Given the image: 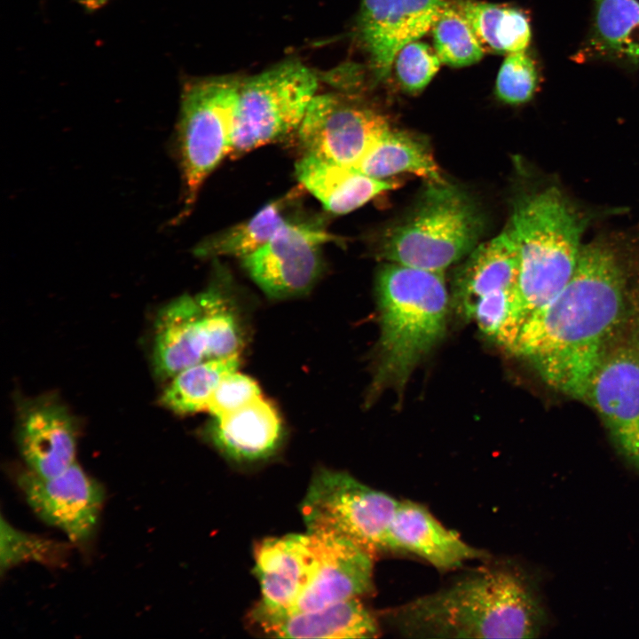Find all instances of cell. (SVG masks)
Returning <instances> with one entry per match:
<instances>
[{
  "label": "cell",
  "mask_w": 639,
  "mask_h": 639,
  "mask_svg": "<svg viewBox=\"0 0 639 639\" xmlns=\"http://www.w3.org/2000/svg\"><path fill=\"white\" fill-rule=\"evenodd\" d=\"M629 317L618 257L594 241L581 247L563 289L525 321L511 353L556 390L583 400L594 370Z\"/></svg>",
  "instance_id": "cell-1"
},
{
  "label": "cell",
  "mask_w": 639,
  "mask_h": 639,
  "mask_svg": "<svg viewBox=\"0 0 639 639\" xmlns=\"http://www.w3.org/2000/svg\"><path fill=\"white\" fill-rule=\"evenodd\" d=\"M382 617L407 638H533L547 614L532 577L517 564L485 561L447 586Z\"/></svg>",
  "instance_id": "cell-2"
},
{
  "label": "cell",
  "mask_w": 639,
  "mask_h": 639,
  "mask_svg": "<svg viewBox=\"0 0 639 639\" xmlns=\"http://www.w3.org/2000/svg\"><path fill=\"white\" fill-rule=\"evenodd\" d=\"M443 272L390 262L378 272L380 336L368 399L388 388L401 391L445 335L450 298Z\"/></svg>",
  "instance_id": "cell-3"
},
{
  "label": "cell",
  "mask_w": 639,
  "mask_h": 639,
  "mask_svg": "<svg viewBox=\"0 0 639 639\" xmlns=\"http://www.w3.org/2000/svg\"><path fill=\"white\" fill-rule=\"evenodd\" d=\"M586 221L556 186L526 193L514 202L506 230L518 253L517 293L524 323L572 278Z\"/></svg>",
  "instance_id": "cell-4"
},
{
  "label": "cell",
  "mask_w": 639,
  "mask_h": 639,
  "mask_svg": "<svg viewBox=\"0 0 639 639\" xmlns=\"http://www.w3.org/2000/svg\"><path fill=\"white\" fill-rule=\"evenodd\" d=\"M485 223L481 209L466 191L446 180L428 182L412 209L381 234L376 256L444 272L478 245Z\"/></svg>",
  "instance_id": "cell-5"
},
{
  "label": "cell",
  "mask_w": 639,
  "mask_h": 639,
  "mask_svg": "<svg viewBox=\"0 0 639 639\" xmlns=\"http://www.w3.org/2000/svg\"><path fill=\"white\" fill-rule=\"evenodd\" d=\"M222 272L205 291L179 296L158 313L153 364L159 376L171 378L197 363L241 354L242 318Z\"/></svg>",
  "instance_id": "cell-6"
},
{
  "label": "cell",
  "mask_w": 639,
  "mask_h": 639,
  "mask_svg": "<svg viewBox=\"0 0 639 639\" xmlns=\"http://www.w3.org/2000/svg\"><path fill=\"white\" fill-rule=\"evenodd\" d=\"M241 83L213 77L185 86L178 123V146L184 180V210L193 206L207 178L231 154Z\"/></svg>",
  "instance_id": "cell-7"
},
{
  "label": "cell",
  "mask_w": 639,
  "mask_h": 639,
  "mask_svg": "<svg viewBox=\"0 0 639 639\" xmlns=\"http://www.w3.org/2000/svg\"><path fill=\"white\" fill-rule=\"evenodd\" d=\"M398 503L346 472L320 469L300 511L307 532L344 537L375 556L390 552L389 532Z\"/></svg>",
  "instance_id": "cell-8"
},
{
  "label": "cell",
  "mask_w": 639,
  "mask_h": 639,
  "mask_svg": "<svg viewBox=\"0 0 639 639\" xmlns=\"http://www.w3.org/2000/svg\"><path fill=\"white\" fill-rule=\"evenodd\" d=\"M317 89L315 74L294 60L241 83L230 156H241L297 130Z\"/></svg>",
  "instance_id": "cell-9"
},
{
  "label": "cell",
  "mask_w": 639,
  "mask_h": 639,
  "mask_svg": "<svg viewBox=\"0 0 639 639\" xmlns=\"http://www.w3.org/2000/svg\"><path fill=\"white\" fill-rule=\"evenodd\" d=\"M639 471V316L628 318L594 370L583 400Z\"/></svg>",
  "instance_id": "cell-10"
},
{
  "label": "cell",
  "mask_w": 639,
  "mask_h": 639,
  "mask_svg": "<svg viewBox=\"0 0 639 639\" xmlns=\"http://www.w3.org/2000/svg\"><path fill=\"white\" fill-rule=\"evenodd\" d=\"M339 241L319 226L294 220L262 248L241 258V264L268 297H297L310 292L323 272V245Z\"/></svg>",
  "instance_id": "cell-11"
},
{
  "label": "cell",
  "mask_w": 639,
  "mask_h": 639,
  "mask_svg": "<svg viewBox=\"0 0 639 639\" xmlns=\"http://www.w3.org/2000/svg\"><path fill=\"white\" fill-rule=\"evenodd\" d=\"M390 128L376 110L327 93L312 99L297 134L306 154L354 167Z\"/></svg>",
  "instance_id": "cell-12"
},
{
  "label": "cell",
  "mask_w": 639,
  "mask_h": 639,
  "mask_svg": "<svg viewBox=\"0 0 639 639\" xmlns=\"http://www.w3.org/2000/svg\"><path fill=\"white\" fill-rule=\"evenodd\" d=\"M24 497L44 523L83 544L94 534L105 501L101 484L75 462L63 472L42 477L28 470L18 477Z\"/></svg>",
  "instance_id": "cell-13"
},
{
  "label": "cell",
  "mask_w": 639,
  "mask_h": 639,
  "mask_svg": "<svg viewBox=\"0 0 639 639\" xmlns=\"http://www.w3.org/2000/svg\"><path fill=\"white\" fill-rule=\"evenodd\" d=\"M450 0H362L359 32L378 79L387 76L398 52L431 30Z\"/></svg>",
  "instance_id": "cell-14"
},
{
  "label": "cell",
  "mask_w": 639,
  "mask_h": 639,
  "mask_svg": "<svg viewBox=\"0 0 639 639\" xmlns=\"http://www.w3.org/2000/svg\"><path fill=\"white\" fill-rule=\"evenodd\" d=\"M307 532L317 554L316 573L296 604L287 612L321 609L359 598L373 590L375 556L344 537Z\"/></svg>",
  "instance_id": "cell-15"
},
{
  "label": "cell",
  "mask_w": 639,
  "mask_h": 639,
  "mask_svg": "<svg viewBox=\"0 0 639 639\" xmlns=\"http://www.w3.org/2000/svg\"><path fill=\"white\" fill-rule=\"evenodd\" d=\"M254 558L262 594L257 604L275 611L294 608L312 583L318 564L308 532L265 538L256 543Z\"/></svg>",
  "instance_id": "cell-16"
},
{
  "label": "cell",
  "mask_w": 639,
  "mask_h": 639,
  "mask_svg": "<svg viewBox=\"0 0 639 639\" xmlns=\"http://www.w3.org/2000/svg\"><path fill=\"white\" fill-rule=\"evenodd\" d=\"M249 622L264 635L280 638H375L381 632L378 619L359 598L293 612L256 604Z\"/></svg>",
  "instance_id": "cell-17"
},
{
  "label": "cell",
  "mask_w": 639,
  "mask_h": 639,
  "mask_svg": "<svg viewBox=\"0 0 639 639\" xmlns=\"http://www.w3.org/2000/svg\"><path fill=\"white\" fill-rule=\"evenodd\" d=\"M390 552L409 553L439 571H452L489 554L462 540L445 527L423 505L399 501L389 532Z\"/></svg>",
  "instance_id": "cell-18"
},
{
  "label": "cell",
  "mask_w": 639,
  "mask_h": 639,
  "mask_svg": "<svg viewBox=\"0 0 639 639\" xmlns=\"http://www.w3.org/2000/svg\"><path fill=\"white\" fill-rule=\"evenodd\" d=\"M205 434L228 459L250 462L265 460L277 452L284 428L275 406L261 395L228 414L213 418Z\"/></svg>",
  "instance_id": "cell-19"
},
{
  "label": "cell",
  "mask_w": 639,
  "mask_h": 639,
  "mask_svg": "<svg viewBox=\"0 0 639 639\" xmlns=\"http://www.w3.org/2000/svg\"><path fill=\"white\" fill-rule=\"evenodd\" d=\"M519 258L517 246L505 229L478 244L456 270L451 305L464 320H471L476 304L503 290L517 288Z\"/></svg>",
  "instance_id": "cell-20"
},
{
  "label": "cell",
  "mask_w": 639,
  "mask_h": 639,
  "mask_svg": "<svg viewBox=\"0 0 639 639\" xmlns=\"http://www.w3.org/2000/svg\"><path fill=\"white\" fill-rule=\"evenodd\" d=\"M18 442L28 470L39 477L59 475L75 462L76 430L58 403L29 407L21 419Z\"/></svg>",
  "instance_id": "cell-21"
},
{
  "label": "cell",
  "mask_w": 639,
  "mask_h": 639,
  "mask_svg": "<svg viewBox=\"0 0 639 639\" xmlns=\"http://www.w3.org/2000/svg\"><path fill=\"white\" fill-rule=\"evenodd\" d=\"M296 175L323 208L335 215L350 213L398 185L306 154L296 162Z\"/></svg>",
  "instance_id": "cell-22"
},
{
  "label": "cell",
  "mask_w": 639,
  "mask_h": 639,
  "mask_svg": "<svg viewBox=\"0 0 639 639\" xmlns=\"http://www.w3.org/2000/svg\"><path fill=\"white\" fill-rule=\"evenodd\" d=\"M572 59L639 66V1L593 0L588 36Z\"/></svg>",
  "instance_id": "cell-23"
},
{
  "label": "cell",
  "mask_w": 639,
  "mask_h": 639,
  "mask_svg": "<svg viewBox=\"0 0 639 639\" xmlns=\"http://www.w3.org/2000/svg\"><path fill=\"white\" fill-rule=\"evenodd\" d=\"M352 168L377 179L410 173L425 178L427 182L445 181L426 138L391 128Z\"/></svg>",
  "instance_id": "cell-24"
},
{
  "label": "cell",
  "mask_w": 639,
  "mask_h": 639,
  "mask_svg": "<svg viewBox=\"0 0 639 639\" xmlns=\"http://www.w3.org/2000/svg\"><path fill=\"white\" fill-rule=\"evenodd\" d=\"M286 196L266 204L249 219L207 237L193 249L198 257L236 256L243 258L270 241L278 232L294 221L288 212Z\"/></svg>",
  "instance_id": "cell-25"
},
{
  "label": "cell",
  "mask_w": 639,
  "mask_h": 639,
  "mask_svg": "<svg viewBox=\"0 0 639 639\" xmlns=\"http://www.w3.org/2000/svg\"><path fill=\"white\" fill-rule=\"evenodd\" d=\"M484 50L500 53L525 51L531 41L526 15L518 9L476 0H454Z\"/></svg>",
  "instance_id": "cell-26"
},
{
  "label": "cell",
  "mask_w": 639,
  "mask_h": 639,
  "mask_svg": "<svg viewBox=\"0 0 639 639\" xmlns=\"http://www.w3.org/2000/svg\"><path fill=\"white\" fill-rule=\"evenodd\" d=\"M240 355L208 359L180 371L171 377L162 397V404L178 414L207 410L221 381L238 370Z\"/></svg>",
  "instance_id": "cell-27"
},
{
  "label": "cell",
  "mask_w": 639,
  "mask_h": 639,
  "mask_svg": "<svg viewBox=\"0 0 639 639\" xmlns=\"http://www.w3.org/2000/svg\"><path fill=\"white\" fill-rule=\"evenodd\" d=\"M431 31L435 51L441 62L464 67L482 59L485 50L453 2L435 22Z\"/></svg>",
  "instance_id": "cell-28"
},
{
  "label": "cell",
  "mask_w": 639,
  "mask_h": 639,
  "mask_svg": "<svg viewBox=\"0 0 639 639\" xmlns=\"http://www.w3.org/2000/svg\"><path fill=\"white\" fill-rule=\"evenodd\" d=\"M62 547L47 539L20 531L1 518L0 568L2 574L28 561H54Z\"/></svg>",
  "instance_id": "cell-29"
},
{
  "label": "cell",
  "mask_w": 639,
  "mask_h": 639,
  "mask_svg": "<svg viewBox=\"0 0 639 639\" xmlns=\"http://www.w3.org/2000/svg\"><path fill=\"white\" fill-rule=\"evenodd\" d=\"M537 83L535 63L525 51L509 53L497 75L496 94L507 104H523L532 99Z\"/></svg>",
  "instance_id": "cell-30"
},
{
  "label": "cell",
  "mask_w": 639,
  "mask_h": 639,
  "mask_svg": "<svg viewBox=\"0 0 639 639\" xmlns=\"http://www.w3.org/2000/svg\"><path fill=\"white\" fill-rule=\"evenodd\" d=\"M441 60L429 45L416 41L406 44L394 59L398 80L410 92L425 88L439 69Z\"/></svg>",
  "instance_id": "cell-31"
},
{
  "label": "cell",
  "mask_w": 639,
  "mask_h": 639,
  "mask_svg": "<svg viewBox=\"0 0 639 639\" xmlns=\"http://www.w3.org/2000/svg\"><path fill=\"white\" fill-rule=\"evenodd\" d=\"M261 396L256 382L238 370L226 375L209 399L207 411L213 418L228 414Z\"/></svg>",
  "instance_id": "cell-32"
},
{
  "label": "cell",
  "mask_w": 639,
  "mask_h": 639,
  "mask_svg": "<svg viewBox=\"0 0 639 639\" xmlns=\"http://www.w3.org/2000/svg\"><path fill=\"white\" fill-rule=\"evenodd\" d=\"M107 0H79L86 8L94 10L101 7Z\"/></svg>",
  "instance_id": "cell-33"
}]
</instances>
